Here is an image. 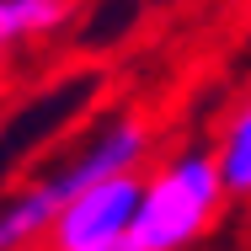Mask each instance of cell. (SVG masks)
Returning <instances> with one entry per match:
<instances>
[{"label": "cell", "mask_w": 251, "mask_h": 251, "mask_svg": "<svg viewBox=\"0 0 251 251\" xmlns=\"http://www.w3.org/2000/svg\"><path fill=\"white\" fill-rule=\"evenodd\" d=\"M155 160V123L145 112L123 107L107 112L97 123H86L64 150L49 160V171L27 176L16 193L0 198V251H32L43 246V235L53 230L59 208L112 176H134Z\"/></svg>", "instance_id": "cell-1"}, {"label": "cell", "mask_w": 251, "mask_h": 251, "mask_svg": "<svg viewBox=\"0 0 251 251\" xmlns=\"http://www.w3.org/2000/svg\"><path fill=\"white\" fill-rule=\"evenodd\" d=\"M230 208L219 182L214 150L182 145L155 155L139 171V208H134V246L139 251H198Z\"/></svg>", "instance_id": "cell-2"}, {"label": "cell", "mask_w": 251, "mask_h": 251, "mask_svg": "<svg viewBox=\"0 0 251 251\" xmlns=\"http://www.w3.org/2000/svg\"><path fill=\"white\" fill-rule=\"evenodd\" d=\"M134 208H139V171L112 176L59 208L53 230L43 235V251H107L134 235Z\"/></svg>", "instance_id": "cell-3"}, {"label": "cell", "mask_w": 251, "mask_h": 251, "mask_svg": "<svg viewBox=\"0 0 251 251\" xmlns=\"http://www.w3.org/2000/svg\"><path fill=\"white\" fill-rule=\"evenodd\" d=\"M214 166H219V182L230 203H246L251 208V97H241L225 118H219V134H214Z\"/></svg>", "instance_id": "cell-4"}, {"label": "cell", "mask_w": 251, "mask_h": 251, "mask_svg": "<svg viewBox=\"0 0 251 251\" xmlns=\"http://www.w3.org/2000/svg\"><path fill=\"white\" fill-rule=\"evenodd\" d=\"M75 16V0H0V59L32 38H49Z\"/></svg>", "instance_id": "cell-5"}, {"label": "cell", "mask_w": 251, "mask_h": 251, "mask_svg": "<svg viewBox=\"0 0 251 251\" xmlns=\"http://www.w3.org/2000/svg\"><path fill=\"white\" fill-rule=\"evenodd\" d=\"M107 251H139V246H134V235H128V241H118V246H107Z\"/></svg>", "instance_id": "cell-6"}]
</instances>
